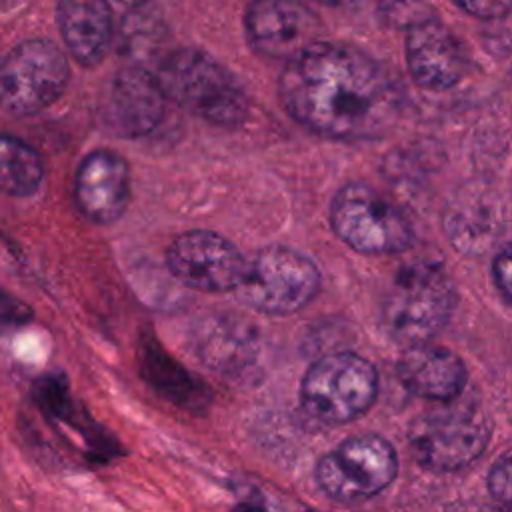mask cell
<instances>
[{"label": "cell", "mask_w": 512, "mask_h": 512, "mask_svg": "<svg viewBox=\"0 0 512 512\" xmlns=\"http://www.w3.org/2000/svg\"><path fill=\"white\" fill-rule=\"evenodd\" d=\"M166 264L176 280L200 292L236 290L248 268L242 252L210 230H188L176 236L168 246Z\"/></svg>", "instance_id": "obj_10"}, {"label": "cell", "mask_w": 512, "mask_h": 512, "mask_svg": "<svg viewBox=\"0 0 512 512\" xmlns=\"http://www.w3.org/2000/svg\"><path fill=\"white\" fill-rule=\"evenodd\" d=\"M444 228L454 248L468 254L484 252L492 244L496 232L492 212L472 192L454 196L446 208Z\"/></svg>", "instance_id": "obj_18"}, {"label": "cell", "mask_w": 512, "mask_h": 512, "mask_svg": "<svg viewBox=\"0 0 512 512\" xmlns=\"http://www.w3.org/2000/svg\"><path fill=\"white\" fill-rule=\"evenodd\" d=\"M396 374L410 394L434 402L462 396L468 380L466 366L458 354L428 342L410 344L398 358Z\"/></svg>", "instance_id": "obj_16"}, {"label": "cell", "mask_w": 512, "mask_h": 512, "mask_svg": "<svg viewBox=\"0 0 512 512\" xmlns=\"http://www.w3.org/2000/svg\"><path fill=\"white\" fill-rule=\"evenodd\" d=\"M0 152H2V160H0L2 190L8 196H18V198L34 194L44 176V166L38 152L28 144H24L22 140L8 134L2 136Z\"/></svg>", "instance_id": "obj_19"}, {"label": "cell", "mask_w": 512, "mask_h": 512, "mask_svg": "<svg viewBox=\"0 0 512 512\" xmlns=\"http://www.w3.org/2000/svg\"><path fill=\"white\" fill-rule=\"evenodd\" d=\"M170 98L198 118L226 128L240 126L250 110L248 96L232 72L198 48H178L158 66Z\"/></svg>", "instance_id": "obj_2"}, {"label": "cell", "mask_w": 512, "mask_h": 512, "mask_svg": "<svg viewBox=\"0 0 512 512\" xmlns=\"http://www.w3.org/2000/svg\"><path fill=\"white\" fill-rule=\"evenodd\" d=\"M404 52L412 80L424 90H448L466 74L464 46L438 18L406 30Z\"/></svg>", "instance_id": "obj_13"}, {"label": "cell", "mask_w": 512, "mask_h": 512, "mask_svg": "<svg viewBox=\"0 0 512 512\" xmlns=\"http://www.w3.org/2000/svg\"><path fill=\"white\" fill-rule=\"evenodd\" d=\"M56 24L68 54L78 64L92 68L108 56L114 38L108 0H58Z\"/></svg>", "instance_id": "obj_17"}, {"label": "cell", "mask_w": 512, "mask_h": 512, "mask_svg": "<svg viewBox=\"0 0 512 512\" xmlns=\"http://www.w3.org/2000/svg\"><path fill=\"white\" fill-rule=\"evenodd\" d=\"M492 276L500 292L512 300V242L506 244L492 262Z\"/></svg>", "instance_id": "obj_24"}, {"label": "cell", "mask_w": 512, "mask_h": 512, "mask_svg": "<svg viewBox=\"0 0 512 512\" xmlns=\"http://www.w3.org/2000/svg\"><path fill=\"white\" fill-rule=\"evenodd\" d=\"M376 18L384 28L410 30L438 16L434 0H378Z\"/></svg>", "instance_id": "obj_21"}, {"label": "cell", "mask_w": 512, "mask_h": 512, "mask_svg": "<svg viewBox=\"0 0 512 512\" xmlns=\"http://www.w3.org/2000/svg\"><path fill=\"white\" fill-rule=\"evenodd\" d=\"M510 74H512V54H510Z\"/></svg>", "instance_id": "obj_27"}, {"label": "cell", "mask_w": 512, "mask_h": 512, "mask_svg": "<svg viewBox=\"0 0 512 512\" xmlns=\"http://www.w3.org/2000/svg\"><path fill=\"white\" fill-rule=\"evenodd\" d=\"M488 492L500 504L512 506V450L492 464L488 472Z\"/></svg>", "instance_id": "obj_22"}, {"label": "cell", "mask_w": 512, "mask_h": 512, "mask_svg": "<svg viewBox=\"0 0 512 512\" xmlns=\"http://www.w3.org/2000/svg\"><path fill=\"white\" fill-rule=\"evenodd\" d=\"M8 2H10V0H4V4H8Z\"/></svg>", "instance_id": "obj_28"}, {"label": "cell", "mask_w": 512, "mask_h": 512, "mask_svg": "<svg viewBox=\"0 0 512 512\" xmlns=\"http://www.w3.org/2000/svg\"><path fill=\"white\" fill-rule=\"evenodd\" d=\"M454 286L442 266L414 262L402 268L380 304L384 332L406 346L428 342L450 320Z\"/></svg>", "instance_id": "obj_4"}, {"label": "cell", "mask_w": 512, "mask_h": 512, "mask_svg": "<svg viewBox=\"0 0 512 512\" xmlns=\"http://www.w3.org/2000/svg\"><path fill=\"white\" fill-rule=\"evenodd\" d=\"M74 198L80 214L92 224H112L130 202V170L122 156L110 150H94L82 158Z\"/></svg>", "instance_id": "obj_14"}, {"label": "cell", "mask_w": 512, "mask_h": 512, "mask_svg": "<svg viewBox=\"0 0 512 512\" xmlns=\"http://www.w3.org/2000/svg\"><path fill=\"white\" fill-rule=\"evenodd\" d=\"M330 222L336 236L360 254H398L414 242L404 212L362 182L346 184L334 194Z\"/></svg>", "instance_id": "obj_6"}, {"label": "cell", "mask_w": 512, "mask_h": 512, "mask_svg": "<svg viewBox=\"0 0 512 512\" xmlns=\"http://www.w3.org/2000/svg\"><path fill=\"white\" fill-rule=\"evenodd\" d=\"M378 394L376 368L354 352L318 358L300 384V404L324 424H344L362 416Z\"/></svg>", "instance_id": "obj_5"}, {"label": "cell", "mask_w": 512, "mask_h": 512, "mask_svg": "<svg viewBox=\"0 0 512 512\" xmlns=\"http://www.w3.org/2000/svg\"><path fill=\"white\" fill-rule=\"evenodd\" d=\"M398 474L394 446L380 434H358L346 438L326 452L314 478L320 490L336 502H360L382 492Z\"/></svg>", "instance_id": "obj_9"}, {"label": "cell", "mask_w": 512, "mask_h": 512, "mask_svg": "<svg viewBox=\"0 0 512 512\" xmlns=\"http://www.w3.org/2000/svg\"><path fill=\"white\" fill-rule=\"evenodd\" d=\"M320 18L300 0H250L244 34L250 48L272 60H290L320 40Z\"/></svg>", "instance_id": "obj_11"}, {"label": "cell", "mask_w": 512, "mask_h": 512, "mask_svg": "<svg viewBox=\"0 0 512 512\" xmlns=\"http://www.w3.org/2000/svg\"><path fill=\"white\" fill-rule=\"evenodd\" d=\"M194 354L214 372L240 376L256 366L260 344L252 324L234 314L206 316L192 330Z\"/></svg>", "instance_id": "obj_15"}, {"label": "cell", "mask_w": 512, "mask_h": 512, "mask_svg": "<svg viewBox=\"0 0 512 512\" xmlns=\"http://www.w3.org/2000/svg\"><path fill=\"white\" fill-rule=\"evenodd\" d=\"M278 94L298 124L334 140L378 138L400 110L388 70L346 42L318 40L286 60Z\"/></svg>", "instance_id": "obj_1"}, {"label": "cell", "mask_w": 512, "mask_h": 512, "mask_svg": "<svg viewBox=\"0 0 512 512\" xmlns=\"http://www.w3.org/2000/svg\"><path fill=\"white\" fill-rule=\"evenodd\" d=\"M166 90L158 74L142 66H126L110 82L102 120L120 138H140L152 132L166 108Z\"/></svg>", "instance_id": "obj_12"}, {"label": "cell", "mask_w": 512, "mask_h": 512, "mask_svg": "<svg viewBox=\"0 0 512 512\" xmlns=\"http://www.w3.org/2000/svg\"><path fill=\"white\" fill-rule=\"evenodd\" d=\"M316 2H320L324 6H330V8H348V6L358 4L360 0H316Z\"/></svg>", "instance_id": "obj_25"}, {"label": "cell", "mask_w": 512, "mask_h": 512, "mask_svg": "<svg viewBox=\"0 0 512 512\" xmlns=\"http://www.w3.org/2000/svg\"><path fill=\"white\" fill-rule=\"evenodd\" d=\"M464 12L482 20H498L512 12V0H454Z\"/></svg>", "instance_id": "obj_23"}, {"label": "cell", "mask_w": 512, "mask_h": 512, "mask_svg": "<svg viewBox=\"0 0 512 512\" xmlns=\"http://www.w3.org/2000/svg\"><path fill=\"white\" fill-rule=\"evenodd\" d=\"M120 4H124V6H132V8H136V6H142V4H146V2H150V0H118Z\"/></svg>", "instance_id": "obj_26"}, {"label": "cell", "mask_w": 512, "mask_h": 512, "mask_svg": "<svg viewBox=\"0 0 512 512\" xmlns=\"http://www.w3.org/2000/svg\"><path fill=\"white\" fill-rule=\"evenodd\" d=\"M142 358V372H162L154 376H146L152 386L158 388L164 396L172 398L174 402L186 404L188 408H196V402H204V388L196 386L194 376H190L186 370H182L178 364H174L162 350H152L142 340L140 348Z\"/></svg>", "instance_id": "obj_20"}, {"label": "cell", "mask_w": 512, "mask_h": 512, "mask_svg": "<svg viewBox=\"0 0 512 512\" xmlns=\"http://www.w3.org/2000/svg\"><path fill=\"white\" fill-rule=\"evenodd\" d=\"M492 422L480 402L454 398L412 420L408 444L414 460L432 472H454L482 456Z\"/></svg>", "instance_id": "obj_3"}, {"label": "cell", "mask_w": 512, "mask_h": 512, "mask_svg": "<svg viewBox=\"0 0 512 512\" xmlns=\"http://www.w3.org/2000/svg\"><path fill=\"white\" fill-rule=\"evenodd\" d=\"M68 58L48 38H28L8 50L0 68V100L10 116H32L66 90Z\"/></svg>", "instance_id": "obj_8"}, {"label": "cell", "mask_w": 512, "mask_h": 512, "mask_svg": "<svg viewBox=\"0 0 512 512\" xmlns=\"http://www.w3.org/2000/svg\"><path fill=\"white\" fill-rule=\"evenodd\" d=\"M320 290L316 264L288 246H266L248 260L236 296L252 310L288 316L302 310Z\"/></svg>", "instance_id": "obj_7"}]
</instances>
